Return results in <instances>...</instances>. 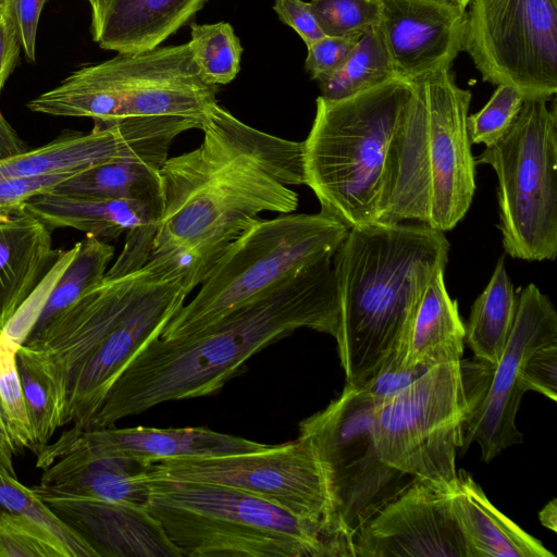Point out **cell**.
I'll return each mask as SVG.
<instances>
[{
	"label": "cell",
	"mask_w": 557,
	"mask_h": 557,
	"mask_svg": "<svg viewBox=\"0 0 557 557\" xmlns=\"http://www.w3.org/2000/svg\"><path fill=\"white\" fill-rule=\"evenodd\" d=\"M147 467L126 457L74 449L44 470L40 484L146 508L149 488L143 476Z\"/></svg>",
	"instance_id": "cb8c5ba5"
},
{
	"label": "cell",
	"mask_w": 557,
	"mask_h": 557,
	"mask_svg": "<svg viewBox=\"0 0 557 557\" xmlns=\"http://www.w3.org/2000/svg\"><path fill=\"white\" fill-rule=\"evenodd\" d=\"M468 7L461 51L483 82L549 100L557 92V0H470Z\"/></svg>",
	"instance_id": "7c38bea8"
},
{
	"label": "cell",
	"mask_w": 557,
	"mask_h": 557,
	"mask_svg": "<svg viewBox=\"0 0 557 557\" xmlns=\"http://www.w3.org/2000/svg\"><path fill=\"white\" fill-rule=\"evenodd\" d=\"M411 97L384 163L375 223L406 220L447 232L468 212L475 162L467 128L471 91L450 69L409 79Z\"/></svg>",
	"instance_id": "277c9868"
},
{
	"label": "cell",
	"mask_w": 557,
	"mask_h": 557,
	"mask_svg": "<svg viewBox=\"0 0 557 557\" xmlns=\"http://www.w3.org/2000/svg\"><path fill=\"white\" fill-rule=\"evenodd\" d=\"M363 34L345 36H323L307 46L305 69L312 79L331 74L346 60L352 48Z\"/></svg>",
	"instance_id": "60d3db41"
},
{
	"label": "cell",
	"mask_w": 557,
	"mask_h": 557,
	"mask_svg": "<svg viewBox=\"0 0 557 557\" xmlns=\"http://www.w3.org/2000/svg\"><path fill=\"white\" fill-rule=\"evenodd\" d=\"M187 44L140 53H117L74 71L59 86L27 103L33 112L89 117L97 124L128 119L184 116L202 122L216 103Z\"/></svg>",
	"instance_id": "52a82bcc"
},
{
	"label": "cell",
	"mask_w": 557,
	"mask_h": 557,
	"mask_svg": "<svg viewBox=\"0 0 557 557\" xmlns=\"http://www.w3.org/2000/svg\"><path fill=\"white\" fill-rule=\"evenodd\" d=\"M451 508L469 557H554L539 540L502 513L466 471L457 474Z\"/></svg>",
	"instance_id": "d4e9b609"
},
{
	"label": "cell",
	"mask_w": 557,
	"mask_h": 557,
	"mask_svg": "<svg viewBox=\"0 0 557 557\" xmlns=\"http://www.w3.org/2000/svg\"><path fill=\"white\" fill-rule=\"evenodd\" d=\"M13 453L0 448V513H20L41 525L66 552L67 557H98L91 546L69 528L34 492L16 476Z\"/></svg>",
	"instance_id": "f546056e"
},
{
	"label": "cell",
	"mask_w": 557,
	"mask_h": 557,
	"mask_svg": "<svg viewBox=\"0 0 557 557\" xmlns=\"http://www.w3.org/2000/svg\"><path fill=\"white\" fill-rule=\"evenodd\" d=\"M348 231L322 211L257 219L226 247L196 297L180 309L160 337L200 330L289 274L334 256Z\"/></svg>",
	"instance_id": "9c48e42d"
},
{
	"label": "cell",
	"mask_w": 557,
	"mask_h": 557,
	"mask_svg": "<svg viewBox=\"0 0 557 557\" xmlns=\"http://www.w3.org/2000/svg\"><path fill=\"white\" fill-rule=\"evenodd\" d=\"M0 448L5 451L13 453V455L16 454L14 445H13V443L10 438V435L8 433V430H7V424H5V420L3 417L1 406H0Z\"/></svg>",
	"instance_id": "c3c4849f"
},
{
	"label": "cell",
	"mask_w": 557,
	"mask_h": 557,
	"mask_svg": "<svg viewBox=\"0 0 557 557\" xmlns=\"http://www.w3.org/2000/svg\"><path fill=\"white\" fill-rule=\"evenodd\" d=\"M78 245L79 243L75 244L69 250L61 251L58 260L46 274V276L21 305V307L16 310L14 315L1 331V341L5 342L17 350L25 343L35 323L37 322L54 284L66 269V267L74 259L78 250Z\"/></svg>",
	"instance_id": "74e56055"
},
{
	"label": "cell",
	"mask_w": 557,
	"mask_h": 557,
	"mask_svg": "<svg viewBox=\"0 0 557 557\" xmlns=\"http://www.w3.org/2000/svg\"><path fill=\"white\" fill-rule=\"evenodd\" d=\"M22 49L17 30L10 18L0 12V96L13 72Z\"/></svg>",
	"instance_id": "f6af8a7d"
},
{
	"label": "cell",
	"mask_w": 557,
	"mask_h": 557,
	"mask_svg": "<svg viewBox=\"0 0 557 557\" xmlns=\"http://www.w3.org/2000/svg\"><path fill=\"white\" fill-rule=\"evenodd\" d=\"M273 10L280 21L292 27L307 46L325 36L309 2L304 0H274Z\"/></svg>",
	"instance_id": "ee69618b"
},
{
	"label": "cell",
	"mask_w": 557,
	"mask_h": 557,
	"mask_svg": "<svg viewBox=\"0 0 557 557\" xmlns=\"http://www.w3.org/2000/svg\"><path fill=\"white\" fill-rule=\"evenodd\" d=\"M9 218H10V215H9V214H5V213H4V212H2V211H1V209H0V222L5 221V220H8Z\"/></svg>",
	"instance_id": "f907efd6"
},
{
	"label": "cell",
	"mask_w": 557,
	"mask_h": 557,
	"mask_svg": "<svg viewBox=\"0 0 557 557\" xmlns=\"http://www.w3.org/2000/svg\"><path fill=\"white\" fill-rule=\"evenodd\" d=\"M160 168L140 160L104 163L59 184L51 191L90 198L162 201Z\"/></svg>",
	"instance_id": "83f0119b"
},
{
	"label": "cell",
	"mask_w": 557,
	"mask_h": 557,
	"mask_svg": "<svg viewBox=\"0 0 557 557\" xmlns=\"http://www.w3.org/2000/svg\"><path fill=\"white\" fill-rule=\"evenodd\" d=\"M199 147L160 168L162 210L149 258L165 257L196 287L259 213H292L305 184L302 141L286 140L212 104ZM148 258V259H149Z\"/></svg>",
	"instance_id": "6da1fadb"
},
{
	"label": "cell",
	"mask_w": 557,
	"mask_h": 557,
	"mask_svg": "<svg viewBox=\"0 0 557 557\" xmlns=\"http://www.w3.org/2000/svg\"><path fill=\"white\" fill-rule=\"evenodd\" d=\"M517 308L518 298L507 274L505 258L500 257L465 324V343L475 359L493 366L498 362L510 336Z\"/></svg>",
	"instance_id": "4316f807"
},
{
	"label": "cell",
	"mask_w": 557,
	"mask_h": 557,
	"mask_svg": "<svg viewBox=\"0 0 557 557\" xmlns=\"http://www.w3.org/2000/svg\"><path fill=\"white\" fill-rule=\"evenodd\" d=\"M394 76L376 27L360 37L339 67L317 82L321 97L338 100L370 89Z\"/></svg>",
	"instance_id": "4dcf8cb0"
},
{
	"label": "cell",
	"mask_w": 557,
	"mask_h": 557,
	"mask_svg": "<svg viewBox=\"0 0 557 557\" xmlns=\"http://www.w3.org/2000/svg\"><path fill=\"white\" fill-rule=\"evenodd\" d=\"M519 388L533 391L557 400V341L533 350L524 360L519 376Z\"/></svg>",
	"instance_id": "ab89813d"
},
{
	"label": "cell",
	"mask_w": 557,
	"mask_h": 557,
	"mask_svg": "<svg viewBox=\"0 0 557 557\" xmlns=\"http://www.w3.org/2000/svg\"><path fill=\"white\" fill-rule=\"evenodd\" d=\"M26 150H28V146L21 139L0 110V159L20 154Z\"/></svg>",
	"instance_id": "bcb514c9"
},
{
	"label": "cell",
	"mask_w": 557,
	"mask_h": 557,
	"mask_svg": "<svg viewBox=\"0 0 557 557\" xmlns=\"http://www.w3.org/2000/svg\"><path fill=\"white\" fill-rule=\"evenodd\" d=\"M547 101L524 99L505 136L474 157L497 176L505 252L527 261L557 256V114Z\"/></svg>",
	"instance_id": "30bf717a"
},
{
	"label": "cell",
	"mask_w": 557,
	"mask_h": 557,
	"mask_svg": "<svg viewBox=\"0 0 557 557\" xmlns=\"http://www.w3.org/2000/svg\"><path fill=\"white\" fill-rule=\"evenodd\" d=\"M144 475L242 490L299 517L325 521L337 534L324 468L310 444L298 436L249 453L161 459L148 465Z\"/></svg>",
	"instance_id": "4fadbf2b"
},
{
	"label": "cell",
	"mask_w": 557,
	"mask_h": 557,
	"mask_svg": "<svg viewBox=\"0 0 557 557\" xmlns=\"http://www.w3.org/2000/svg\"><path fill=\"white\" fill-rule=\"evenodd\" d=\"M201 122L184 116L128 119L97 124L89 133H69L35 149L0 159V178L48 172H75L121 161L162 166L173 140Z\"/></svg>",
	"instance_id": "9a60e30c"
},
{
	"label": "cell",
	"mask_w": 557,
	"mask_h": 557,
	"mask_svg": "<svg viewBox=\"0 0 557 557\" xmlns=\"http://www.w3.org/2000/svg\"><path fill=\"white\" fill-rule=\"evenodd\" d=\"M0 406L14 448L35 451L17 369V349L0 339Z\"/></svg>",
	"instance_id": "836d02e7"
},
{
	"label": "cell",
	"mask_w": 557,
	"mask_h": 557,
	"mask_svg": "<svg viewBox=\"0 0 557 557\" xmlns=\"http://www.w3.org/2000/svg\"><path fill=\"white\" fill-rule=\"evenodd\" d=\"M4 1L5 0H0V11L2 10L3 5H4Z\"/></svg>",
	"instance_id": "816d5d0a"
},
{
	"label": "cell",
	"mask_w": 557,
	"mask_h": 557,
	"mask_svg": "<svg viewBox=\"0 0 557 557\" xmlns=\"http://www.w3.org/2000/svg\"><path fill=\"white\" fill-rule=\"evenodd\" d=\"M47 0H5L3 12L15 26L28 62L36 60V35L40 13Z\"/></svg>",
	"instance_id": "7bdbcfd3"
},
{
	"label": "cell",
	"mask_w": 557,
	"mask_h": 557,
	"mask_svg": "<svg viewBox=\"0 0 557 557\" xmlns=\"http://www.w3.org/2000/svg\"><path fill=\"white\" fill-rule=\"evenodd\" d=\"M410 97V81L394 76L347 98H317L302 141L305 184L348 228L375 223L388 147Z\"/></svg>",
	"instance_id": "8992f818"
},
{
	"label": "cell",
	"mask_w": 557,
	"mask_h": 557,
	"mask_svg": "<svg viewBox=\"0 0 557 557\" xmlns=\"http://www.w3.org/2000/svg\"><path fill=\"white\" fill-rule=\"evenodd\" d=\"M444 273L442 268L433 275L418 309L404 360L406 368L461 360L465 324L457 301L448 295Z\"/></svg>",
	"instance_id": "484cf974"
},
{
	"label": "cell",
	"mask_w": 557,
	"mask_h": 557,
	"mask_svg": "<svg viewBox=\"0 0 557 557\" xmlns=\"http://www.w3.org/2000/svg\"><path fill=\"white\" fill-rule=\"evenodd\" d=\"M309 4L326 36L364 34L379 26L376 0H311Z\"/></svg>",
	"instance_id": "8d00e7d4"
},
{
	"label": "cell",
	"mask_w": 557,
	"mask_h": 557,
	"mask_svg": "<svg viewBox=\"0 0 557 557\" xmlns=\"http://www.w3.org/2000/svg\"><path fill=\"white\" fill-rule=\"evenodd\" d=\"M37 496L99 556L182 557L146 508L82 496L48 485Z\"/></svg>",
	"instance_id": "44dd1931"
},
{
	"label": "cell",
	"mask_w": 557,
	"mask_h": 557,
	"mask_svg": "<svg viewBox=\"0 0 557 557\" xmlns=\"http://www.w3.org/2000/svg\"><path fill=\"white\" fill-rule=\"evenodd\" d=\"M17 369L37 454L61 426L60 410L49 379L20 349Z\"/></svg>",
	"instance_id": "d6a6232c"
},
{
	"label": "cell",
	"mask_w": 557,
	"mask_h": 557,
	"mask_svg": "<svg viewBox=\"0 0 557 557\" xmlns=\"http://www.w3.org/2000/svg\"><path fill=\"white\" fill-rule=\"evenodd\" d=\"M208 0H90L94 40L117 53L159 47Z\"/></svg>",
	"instance_id": "7402d4cb"
},
{
	"label": "cell",
	"mask_w": 557,
	"mask_h": 557,
	"mask_svg": "<svg viewBox=\"0 0 557 557\" xmlns=\"http://www.w3.org/2000/svg\"><path fill=\"white\" fill-rule=\"evenodd\" d=\"M268 445L207 428L70 429L53 444H47L38 450L36 467L45 470L74 449L95 455L126 457L148 466L165 458L242 454L259 450Z\"/></svg>",
	"instance_id": "ffe728a7"
},
{
	"label": "cell",
	"mask_w": 557,
	"mask_h": 557,
	"mask_svg": "<svg viewBox=\"0 0 557 557\" xmlns=\"http://www.w3.org/2000/svg\"><path fill=\"white\" fill-rule=\"evenodd\" d=\"M453 1L459 3L460 5H462L466 9H467V7H468V4L470 2V0H453Z\"/></svg>",
	"instance_id": "681fc988"
},
{
	"label": "cell",
	"mask_w": 557,
	"mask_h": 557,
	"mask_svg": "<svg viewBox=\"0 0 557 557\" xmlns=\"http://www.w3.org/2000/svg\"><path fill=\"white\" fill-rule=\"evenodd\" d=\"M524 96L516 87L499 85L487 103L467 117V128L471 144L491 147L498 143L517 119Z\"/></svg>",
	"instance_id": "e575fe53"
},
{
	"label": "cell",
	"mask_w": 557,
	"mask_h": 557,
	"mask_svg": "<svg viewBox=\"0 0 557 557\" xmlns=\"http://www.w3.org/2000/svg\"><path fill=\"white\" fill-rule=\"evenodd\" d=\"M76 174L75 172H48L0 178V209L9 215L18 213L27 200L51 191Z\"/></svg>",
	"instance_id": "f35d334b"
},
{
	"label": "cell",
	"mask_w": 557,
	"mask_h": 557,
	"mask_svg": "<svg viewBox=\"0 0 557 557\" xmlns=\"http://www.w3.org/2000/svg\"><path fill=\"white\" fill-rule=\"evenodd\" d=\"M377 32L395 76L450 69L461 52L466 8L453 0H376Z\"/></svg>",
	"instance_id": "d6986e66"
},
{
	"label": "cell",
	"mask_w": 557,
	"mask_h": 557,
	"mask_svg": "<svg viewBox=\"0 0 557 557\" xmlns=\"http://www.w3.org/2000/svg\"><path fill=\"white\" fill-rule=\"evenodd\" d=\"M448 251L445 234L422 223L349 228L333 256L346 385L361 386L393 356L404 367L418 309Z\"/></svg>",
	"instance_id": "3957f363"
},
{
	"label": "cell",
	"mask_w": 557,
	"mask_h": 557,
	"mask_svg": "<svg viewBox=\"0 0 557 557\" xmlns=\"http://www.w3.org/2000/svg\"><path fill=\"white\" fill-rule=\"evenodd\" d=\"M428 369L403 367L393 356L373 377L358 388L379 405L409 386Z\"/></svg>",
	"instance_id": "b9f144b4"
},
{
	"label": "cell",
	"mask_w": 557,
	"mask_h": 557,
	"mask_svg": "<svg viewBox=\"0 0 557 557\" xmlns=\"http://www.w3.org/2000/svg\"><path fill=\"white\" fill-rule=\"evenodd\" d=\"M78 243L74 259L54 284L28 337L40 333L82 293L103 280L108 265L113 259L114 247L90 234H86L85 238Z\"/></svg>",
	"instance_id": "f1b7e54d"
},
{
	"label": "cell",
	"mask_w": 557,
	"mask_h": 557,
	"mask_svg": "<svg viewBox=\"0 0 557 557\" xmlns=\"http://www.w3.org/2000/svg\"><path fill=\"white\" fill-rule=\"evenodd\" d=\"M193 289L186 273L166 265L136 308L74 376L66 391L61 426L73 423V431L86 429L126 364L143 346L161 335Z\"/></svg>",
	"instance_id": "2e32d148"
},
{
	"label": "cell",
	"mask_w": 557,
	"mask_h": 557,
	"mask_svg": "<svg viewBox=\"0 0 557 557\" xmlns=\"http://www.w3.org/2000/svg\"><path fill=\"white\" fill-rule=\"evenodd\" d=\"M61 251L52 248L51 230L29 213L0 222V333Z\"/></svg>",
	"instance_id": "603a6c76"
},
{
	"label": "cell",
	"mask_w": 557,
	"mask_h": 557,
	"mask_svg": "<svg viewBox=\"0 0 557 557\" xmlns=\"http://www.w3.org/2000/svg\"><path fill=\"white\" fill-rule=\"evenodd\" d=\"M188 46L206 83L225 85L238 74L243 48L230 23L193 24Z\"/></svg>",
	"instance_id": "1f68e13d"
},
{
	"label": "cell",
	"mask_w": 557,
	"mask_h": 557,
	"mask_svg": "<svg viewBox=\"0 0 557 557\" xmlns=\"http://www.w3.org/2000/svg\"><path fill=\"white\" fill-rule=\"evenodd\" d=\"M540 522L553 532H557V500L553 498L539 512Z\"/></svg>",
	"instance_id": "7dc6e473"
},
{
	"label": "cell",
	"mask_w": 557,
	"mask_h": 557,
	"mask_svg": "<svg viewBox=\"0 0 557 557\" xmlns=\"http://www.w3.org/2000/svg\"><path fill=\"white\" fill-rule=\"evenodd\" d=\"M88 1H90V0H88Z\"/></svg>",
	"instance_id": "f5cc1de1"
},
{
	"label": "cell",
	"mask_w": 557,
	"mask_h": 557,
	"mask_svg": "<svg viewBox=\"0 0 557 557\" xmlns=\"http://www.w3.org/2000/svg\"><path fill=\"white\" fill-rule=\"evenodd\" d=\"M161 210L162 201L90 198L52 191L30 198L22 208L51 231L72 227L101 239H115L126 233L123 250L107 270L106 278L134 272L147 262Z\"/></svg>",
	"instance_id": "ac0fdd59"
},
{
	"label": "cell",
	"mask_w": 557,
	"mask_h": 557,
	"mask_svg": "<svg viewBox=\"0 0 557 557\" xmlns=\"http://www.w3.org/2000/svg\"><path fill=\"white\" fill-rule=\"evenodd\" d=\"M469 557L451 494L412 479L359 532L354 557Z\"/></svg>",
	"instance_id": "e0dca14e"
},
{
	"label": "cell",
	"mask_w": 557,
	"mask_h": 557,
	"mask_svg": "<svg viewBox=\"0 0 557 557\" xmlns=\"http://www.w3.org/2000/svg\"><path fill=\"white\" fill-rule=\"evenodd\" d=\"M147 511L183 556H350L333 528L230 486L143 478Z\"/></svg>",
	"instance_id": "5b68a950"
},
{
	"label": "cell",
	"mask_w": 557,
	"mask_h": 557,
	"mask_svg": "<svg viewBox=\"0 0 557 557\" xmlns=\"http://www.w3.org/2000/svg\"><path fill=\"white\" fill-rule=\"evenodd\" d=\"M554 341H557L555 307L530 283L518 298L516 320L504 351L492 367L483 395L463 425L462 451L475 442L482 460L490 462L506 448L522 443L523 435L516 426L524 394L519 388L522 364L533 350Z\"/></svg>",
	"instance_id": "5bb4252c"
},
{
	"label": "cell",
	"mask_w": 557,
	"mask_h": 557,
	"mask_svg": "<svg viewBox=\"0 0 557 557\" xmlns=\"http://www.w3.org/2000/svg\"><path fill=\"white\" fill-rule=\"evenodd\" d=\"M338 327L332 256L289 274L200 330L148 342L113 382L86 430L112 426L166 401L213 395L255 354L296 330L335 338Z\"/></svg>",
	"instance_id": "7a4b0ae2"
},
{
	"label": "cell",
	"mask_w": 557,
	"mask_h": 557,
	"mask_svg": "<svg viewBox=\"0 0 557 557\" xmlns=\"http://www.w3.org/2000/svg\"><path fill=\"white\" fill-rule=\"evenodd\" d=\"M375 406L363 391L345 385L336 399L298 428V437L310 444L324 468L334 528L352 557L359 532L408 483L376 450Z\"/></svg>",
	"instance_id": "8fae6325"
},
{
	"label": "cell",
	"mask_w": 557,
	"mask_h": 557,
	"mask_svg": "<svg viewBox=\"0 0 557 557\" xmlns=\"http://www.w3.org/2000/svg\"><path fill=\"white\" fill-rule=\"evenodd\" d=\"M492 367L478 359L435 364L375 406L372 434L381 459L412 479L453 494L463 425L483 395Z\"/></svg>",
	"instance_id": "ba28073f"
},
{
	"label": "cell",
	"mask_w": 557,
	"mask_h": 557,
	"mask_svg": "<svg viewBox=\"0 0 557 557\" xmlns=\"http://www.w3.org/2000/svg\"><path fill=\"white\" fill-rule=\"evenodd\" d=\"M0 557H67V554L38 523L20 513L3 511Z\"/></svg>",
	"instance_id": "d590c367"
}]
</instances>
